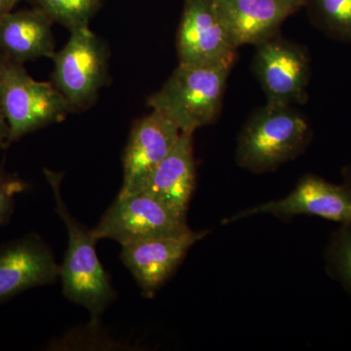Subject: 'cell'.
Masks as SVG:
<instances>
[{
  "mask_svg": "<svg viewBox=\"0 0 351 351\" xmlns=\"http://www.w3.org/2000/svg\"><path fill=\"white\" fill-rule=\"evenodd\" d=\"M44 173L56 202L55 209L68 232V249L60 265L63 294L69 302L86 308L90 325L98 327L100 316L117 300V293L97 255V240L91 230L76 221L66 208L61 193L63 176L48 169Z\"/></svg>",
  "mask_w": 351,
  "mask_h": 351,
  "instance_id": "obj_1",
  "label": "cell"
},
{
  "mask_svg": "<svg viewBox=\"0 0 351 351\" xmlns=\"http://www.w3.org/2000/svg\"><path fill=\"white\" fill-rule=\"evenodd\" d=\"M233 62L179 64L147 105L169 119L181 133L193 135L218 119Z\"/></svg>",
  "mask_w": 351,
  "mask_h": 351,
  "instance_id": "obj_2",
  "label": "cell"
},
{
  "mask_svg": "<svg viewBox=\"0 0 351 351\" xmlns=\"http://www.w3.org/2000/svg\"><path fill=\"white\" fill-rule=\"evenodd\" d=\"M309 138L308 123L297 110L290 106L265 104L240 133L237 162L253 173L271 172L299 156Z\"/></svg>",
  "mask_w": 351,
  "mask_h": 351,
  "instance_id": "obj_3",
  "label": "cell"
},
{
  "mask_svg": "<svg viewBox=\"0 0 351 351\" xmlns=\"http://www.w3.org/2000/svg\"><path fill=\"white\" fill-rule=\"evenodd\" d=\"M0 105L9 124L8 147L73 112L52 82H39L24 64L0 53Z\"/></svg>",
  "mask_w": 351,
  "mask_h": 351,
  "instance_id": "obj_4",
  "label": "cell"
},
{
  "mask_svg": "<svg viewBox=\"0 0 351 351\" xmlns=\"http://www.w3.org/2000/svg\"><path fill=\"white\" fill-rule=\"evenodd\" d=\"M52 83L73 112L94 105L108 80V49L89 27L71 32L68 43L52 58Z\"/></svg>",
  "mask_w": 351,
  "mask_h": 351,
  "instance_id": "obj_5",
  "label": "cell"
},
{
  "mask_svg": "<svg viewBox=\"0 0 351 351\" xmlns=\"http://www.w3.org/2000/svg\"><path fill=\"white\" fill-rule=\"evenodd\" d=\"M186 218L145 193L117 197L98 225L91 230L95 239H110L120 245L133 243L188 230Z\"/></svg>",
  "mask_w": 351,
  "mask_h": 351,
  "instance_id": "obj_6",
  "label": "cell"
},
{
  "mask_svg": "<svg viewBox=\"0 0 351 351\" xmlns=\"http://www.w3.org/2000/svg\"><path fill=\"white\" fill-rule=\"evenodd\" d=\"M253 69L267 104L291 107L306 99L309 61L306 51L297 44L276 36L258 44Z\"/></svg>",
  "mask_w": 351,
  "mask_h": 351,
  "instance_id": "obj_7",
  "label": "cell"
},
{
  "mask_svg": "<svg viewBox=\"0 0 351 351\" xmlns=\"http://www.w3.org/2000/svg\"><path fill=\"white\" fill-rule=\"evenodd\" d=\"M180 64H216L235 59L237 48L216 0H186L177 38Z\"/></svg>",
  "mask_w": 351,
  "mask_h": 351,
  "instance_id": "obj_8",
  "label": "cell"
},
{
  "mask_svg": "<svg viewBox=\"0 0 351 351\" xmlns=\"http://www.w3.org/2000/svg\"><path fill=\"white\" fill-rule=\"evenodd\" d=\"M208 232L188 228L184 232L122 245L120 258L135 278L142 295L152 298L173 276L189 249L204 239Z\"/></svg>",
  "mask_w": 351,
  "mask_h": 351,
  "instance_id": "obj_9",
  "label": "cell"
},
{
  "mask_svg": "<svg viewBox=\"0 0 351 351\" xmlns=\"http://www.w3.org/2000/svg\"><path fill=\"white\" fill-rule=\"evenodd\" d=\"M257 215H308L348 225L351 223V188L348 184H332L316 176H306L286 197L244 210L226 219L223 223H234Z\"/></svg>",
  "mask_w": 351,
  "mask_h": 351,
  "instance_id": "obj_10",
  "label": "cell"
},
{
  "mask_svg": "<svg viewBox=\"0 0 351 351\" xmlns=\"http://www.w3.org/2000/svg\"><path fill=\"white\" fill-rule=\"evenodd\" d=\"M180 136L178 127L156 110L136 121L124 151L123 182L117 197L142 193Z\"/></svg>",
  "mask_w": 351,
  "mask_h": 351,
  "instance_id": "obj_11",
  "label": "cell"
},
{
  "mask_svg": "<svg viewBox=\"0 0 351 351\" xmlns=\"http://www.w3.org/2000/svg\"><path fill=\"white\" fill-rule=\"evenodd\" d=\"M60 265L45 240L27 233L0 246V304L29 289L52 285Z\"/></svg>",
  "mask_w": 351,
  "mask_h": 351,
  "instance_id": "obj_12",
  "label": "cell"
},
{
  "mask_svg": "<svg viewBox=\"0 0 351 351\" xmlns=\"http://www.w3.org/2000/svg\"><path fill=\"white\" fill-rule=\"evenodd\" d=\"M234 44L258 45L277 34L281 24L304 0H216Z\"/></svg>",
  "mask_w": 351,
  "mask_h": 351,
  "instance_id": "obj_13",
  "label": "cell"
},
{
  "mask_svg": "<svg viewBox=\"0 0 351 351\" xmlns=\"http://www.w3.org/2000/svg\"><path fill=\"white\" fill-rule=\"evenodd\" d=\"M195 161L193 135L181 133L169 154L152 175L142 193L186 218L195 189Z\"/></svg>",
  "mask_w": 351,
  "mask_h": 351,
  "instance_id": "obj_14",
  "label": "cell"
},
{
  "mask_svg": "<svg viewBox=\"0 0 351 351\" xmlns=\"http://www.w3.org/2000/svg\"><path fill=\"white\" fill-rule=\"evenodd\" d=\"M53 22L38 9L10 11L0 18V53L25 64L40 58H53Z\"/></svg>",
  "mask_w": 351,
  "mask_h": 351,
  "instance_id": "obj_15",
  "label": "cell"
},
{
  "mask_svg": "<svg viewBox=\"0 0 351 351\" xmlns=\"http://www.w3.org/2000/svg\"><path fill=\"white\" fill-rule=\"evenodd\" d=\"M53 23L69 31L86 27L101 7V0H27Z\"/></svg>",
  "mask_w": 351,
  "mask_h": 351,
  "instance_id": "obj_16",
  "label": "cell"
},
{
  "mask_svg": "<svg viewBox=\"0 0 351 351\" xmlns=\"http://www.w3.org/2000/svg\"><path fill=\"white\" fill-rule=\"evenodd\" d=\"M328 269L351 295V223L341 225L327 252Z\"/></svg>",
  "mask_w": 351,
  "mask_h": 351,
  "instance_id": "obj_17",
  "label": "cell"
},
{
  "mask_svg": "<svg viewBox=\"0 0 351 351\" xmlns=\"http://www.w3.org/2000/svg\"><path fill=\"white\" fill-rule=\"evenodd\" d=\"M313 6L330 32L351 39V0H313Z\"/></svg>",
  "mask_w": 351,
  "mask_h": 351,
  "instance_id": "obj_18",
  "label": "cell"
},
{
  "mask_svg": "<svg viewBox=\"0 0 351 351\" xmlns=\"http://www.w3.org/2000/svg\"><path fill=\"white\" fill-rule=\"evenodd\" d=\"M27 189V182L0 165V228L9 223L15 209L16 197Z\"/></svg>",
  "mask_w": 351,
  "mask_h": 351,
  "instance_id": "obj_19",
  "label": "cell"
},
{
  "mask_svg": "<svg viewBox=\"0 0 351 351\" xmlns=\"http://www.w3.org/2000/svg\"><path fill=\"white\" fill-rule=\"evenodd\" d=\"M9 134H10L9 124L7 122L1 105H0V151L8 147Z\"/></svg>",
  "mask_w": 351,
  "mask_h": 351,
  "instance_id": "obj_20",
  "label": "cell"
},
{
  "mask_svg": "<svg viewBox=\"0 0 351 351\" xmlns=\"http://www.w3.org/2000/svg\"><path fill=\"white\" fill-rule=\"evenodd\" d=\"M21 0H0V18L13 10Z\"/></svg>",
  "mask_w": 351,
  "mask_h": 351,
  "instance_id": "obj_21",
  "label": "cell"
},
{
  "mask_svg": "<svg viewBox=\"0 0 351 351\" xmlns=\"http://www.w3.org/2000/svg\"><path fill=\"white\" fill-rule=\"evenodd\" d=\"M346 184H348V186H350L351 188V168H350V169L346 170Z\"/></svg>",
  "mask_w": 351,
  "mask_h": 351,
  "instance_id": "obj_22",
  "label": "cell"
}]
</instances>
